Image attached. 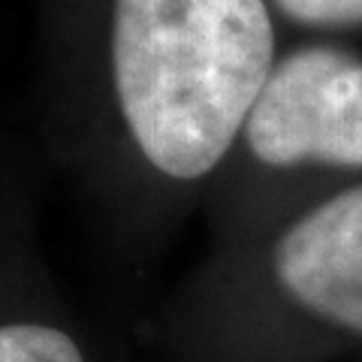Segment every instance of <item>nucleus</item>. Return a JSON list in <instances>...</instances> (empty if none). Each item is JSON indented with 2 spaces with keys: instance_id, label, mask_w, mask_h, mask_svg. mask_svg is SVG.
Wrapping results in <instances>:
<instances>
[{
  "instance_id": "obj_5",
  "label": "nucleus",
  "mask_w": 362,
  "mask_h": 362,
  "mask_svg": "<svg viewBox=\"0 0 362 362\" xmlns=\"http://www.w3.org/2000/svg\"><path fill=\"white\" fill-rule=\"evenodd\" d=\"M290 18L311 28L362 25V0H275Z\"/></svg>"
},
{
  "instance_id": "obj_3",
  "label": "nucleus",
  "mask_w": 362,
  "mask_h": 362,
  "mask_svg": "<svg viewBox=\"0 0 362 362\" xmlns=\"http://www.w3.org/2000/svg\"><path fill=\"white\" fill-rule=\"evenodd\" d=\"M272 266L296 305L323 323L362 335V185L293 223Z\"/></svg>"
},
{
  "instance_id": "obj_1",
  "label": "nucleus",
  "mask_w": 362,
  "mask_h": 362,
  "mask_svg": "<svg viewBox=\"0 0 362 362\" xmlns=\"http://www.w3.org/2000/svg\"><path fill=\"white\" fill-rule=\"evenodd\" d=\"M112 82L136 148L194 181L245 133L275 70L266 0H112Z\"/></svg>"
},
{
  "instance_id": "obj_4",
  "label": "nucleus",
  "mask_w": 362,
  "mask_h": 362,
  "mask_svg": "<svg viewBox=\"0 0 362 362\" xmlns=\"http://www.w3.org/2000/svg\"><path fill=\"white\" fill-rule=\"evenodd\" d=\"M0 362H88L70 332L52 323H0Z\"/></svg>"
},
{
  "instance_id": "obj_2",
  "label": "nucleus",
  "mask_w": 362,
  "mask_h": 362,
  "mask_svg": "<svg viewBox=\"0 0 362 362\" xmlns=\"http://www.w3.org/2000/svg\"><path fill=\"white\" fill-rule=\"evenodd\" d=\"M245 142L259 163L278 169H362V61L335 49L287 54L251 109Z\"/></svg>"
}]
</instances>
